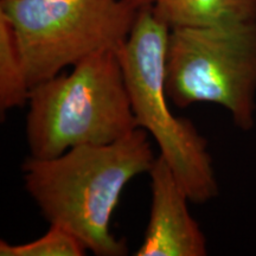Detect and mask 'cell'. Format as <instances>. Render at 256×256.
<instances>
[{
  "label": "cell",
  "mask_w": 256,
  "mask_h": 256,
  "mask_svg": "<svg viewBox=\"0 0 256 256\" xmlns=\"http://www.w3.org/2000/svg\"><path fill=\"white\" fill-rule=\"evenodd\" d=\"M165 86L179 108L214 104L240 130L255 124L256 23L171 28Z\"/></svg>",
  "instance_id": "5"
},
{
  "label": "cell",
  "mask_w": 256,
  "mask_h": 256,
  "mask_svg": "<svg viewBox=\"0 0 256 256\" xmlns=\"http://www.w3.org/2000/svg\"><path fill=\"white\" fill-rule=\"evenodd\" d=\"M87 250L74 234L60 226H50L46 235L23 244L0 241L2 256H83Z\"/></svg>",
  "instance_id": "9"
},
{
  "label": "cell",
  "mask_w": 256,
  "mask_h": 256,
  "mask_svg": "<svg viewBox=\"0 0 256 256\" xmlns=\"http://www.w3.org/2000/svg\"><path fill=\"white\" fill-rule=\"evenodd\" d=\"M124 2H127L128 4H130L134 8H146V6H151L153 0H124Z\"/></svg>",
  "instance_id": "10"
},
{
  "label": "cell",
  "mask_w": 256,
  "mask_h": 256,
  "mask_svg": "<svg viewBox=\"0 0 256 256\" xmlns=\"http://www.w3.org/2000/svg\"><path fill=\"white\" fill-rule=\"evenodd\" d=\"M156 156L148 133L136 128L116 142L86 145L55 158L25 160V190L50 226H60L98 256H124V240L110 223L124 188L133 178L151 171Z\"/></svg>",
  "instance_id": "1"
},
{
  "label": "cell",
  "mask_w": 256,
  "mask_h": 256,
  "mask_svg": "<svg viewBox=\"0 0 256 256\" xmlns=\"http://www.w3.org/2000/svg\"><path fill=\"white\" fill-rule=\"evenodd\" d=\"M171 28L151 6L139 10L127 40L118 50L138 128L156 140L162 156L192 203L218 192L208 142L194 124L174 115L166 92V51Z\"/></svg>",
  "instance_id": "3"
},
{
  "label": "cell",
  "mask_w": 256,
  "mask_h": 256,
  "mask_svg": "<svg viewBox=\"0 0 256 256\" xmlns=\"http://www.w3.org/2000/svg\"><path fill=\"white\" fill-rule=\"evenodd\" d=\"M28 106L25 136L32 158L106 145L138 128L118 51L95 54L69 74L32 86Z\"/></svg>",
  "instance_id": "2"
},
{
  "label": "cell",
  "mask_w": 256,
  "mask_h": 256,
  "mask_svg": "<svg viewBox=\"0 0 256 256\" xmlns=\"http://www.w3.org/2000/svg\"><path fill=\"white\" fill-rule=\"evenodd\" d=\"M152 202L136 256H206V238L188 210L186 192L162 156L151 171Z\"/></svg>",
  "instance_id": "6"
},
{
  "label": "cell",
  "mask_w": 256,
  "mask_h": 256,
  "mask_svg": "<svg viewBox=\"0 0 256 256\" xmlns=\"http://www.w3.org/2000/svg\"><path fill=\"white\" fill-rule=\"evenodd\" d=\"M152 8L170 28L256 23V0H153Z\"/></svg>",
  "instance_id": "7"
},
{
  "label": "cell",
  "mask_w": 256,
  "mask_h": 256,
  "mask_svg": "<svg viewBox=\"0 0 256 256\" xmlns=\"http://www.w3.org/2000/svg\"><path fill=\"white\" fill-rule=\"evenodd\" d=\"M138 14L124 0H0L31 87L95 54L119 50Z\"/></svg>",
  "instance_id": "4"
},
{
  "label": "cell",
  "mask_w": 256,
  "mask_h": 256,
  "mask_svg": "<svg viewBox=\"0 0 256 256\" xmlns=\"http://www.w3.org/2000/svg\"><path fill=\"white\" fill-rule=\"evenodd\" d=\"M31 86L23 60L10 25L0 18V110L6 112L28 104Z\"/></svg>",
  "instance_id": "8"
}]
</instances>
